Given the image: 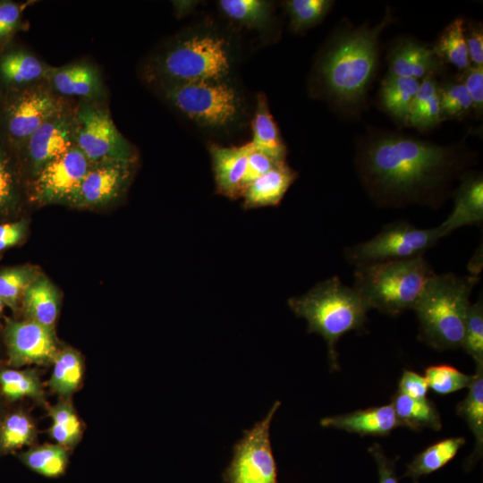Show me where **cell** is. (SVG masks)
<instances>
[{
  "label": "cell",
  "instance_id": "cell-1",
  "mask_svg": "<svg viewBox=\"0 0 483 483\" xmlns=\"http://www.w3.org/2000/svg\"><path fill=\"white\" fill-rule=\"evenodd\" d=\"M466 163L455 147L394 134L369 140L356 160L370 198L387 208L442 206Z\"/></svg>",
  "mask_w": 483,
  "mask_h": 483
},
{
  "label": "cell",
  "instance_id": "cell-2",
  "mask_svg": "<svg viewBox=\"0 0 483 483\" xmlns=\"http://www.w3.org/2000/svg\"><path fill=\"white\" fill-rule=\"evenodd\" d=\"M388 18L375 28L344 32L324 55L319 75L326 93L336 103L352 106L363 98L377 69L378 37Z\"/></svg>",
  "mask_w": 483,
  "mask_h": 483
},
{
  "label": "cell",
  "instance_id": "cell-3",
  "mask_svg": "<svg viewBox=\"0 0 483 483\" xmlns=\"http://www.w3.org/2000/svg\"><path fill=\"white\" fill-rule=\"evenodd\" d=\"M288 307L308 324V332L318 334L327 345L332 370H338L336 343L346 333L363 327L369 309L352 287L337 275L318 283L301 296L287 301Z\"/></svg>",
  "mask_w": 483,
  "mask_h": 483
},
{
  "label": "cell",
  "instance_id": "cell-4",
  "mask_svg": "<svg viewBox=\"0 0 483 483\" xmlns=\"http://www.w3.org/2000/svg\"><path fill=\"white\" fill-rule=\"evenodd\" d=\"M478 275L435 274L413 310L419 323V339L444 351L462 347L470 296Z\"/></svg>",
  "mask_w": 483,
  "mask_h": 483
},
{
  "label": "cell",
  "instance_id": "cell-5",
  "mask_svg": "<svg viewBox=\"0 0 483 483\" xmlns=\"http://www.w3.org/2000/svg\"><path fill=\"white\" fill-rule=\"evenodd\" d=\"M435 274L423 256L370 263L356 267L352 288L369 309L396 316L414 309Z\"/></svg>",
  "mask_w": 483,
  "mask_h": 483
},
{
  "label": "cell",
  "instance_id": "cell-6",
  "mask_svg": "<svg viewBox=\"0 0 483 483\" xmlns=\"http://www.w3.org/2000/svg\"><path fill=\"white\" fill-rule=\"evenodd\" d=\"M231 68L228 45L212 34L193 35L167 47L151 61L148 76L157 83L225 80Z\"/></svg>",
  "mask_w": 483,
  "mask_h": 483
},
{
  "label": "cell",
  "instance_id": "cell-7",
  "mask_svg": "<svg viewBox=\"0 0 483 483\" xmlns=\"http://www.w3.org/2000/svg\"><path fill=\"white\" fill-rule=\"evenodd\" d=\"M165 99L189 119L207 127L223 128L237 119L240 101L225 80L158 83Z\"/></svg>",
  "mask_w": 483,
  "mask_h": 483
},
{
  "label": "cell",
  "instance_id": "cell-8",
  "mask_svg": "<svg viewBox=\"0 0 483 483\" xmlns=\"http://www.w3.org/2000/svg\"><path fill=\"white\" fill-rule=\"evenodd\" d=\"M76 147L91 164L136 161L131 143L116 128L107 100H77Z\"/></svg>",
  "mask_w": 483,
  "mask_h": 483
},
{
  "label": "cell",
  "instance_id": "cell-9",
  "mask_svg": "<svg viewBox=\"0 0 483 483\" xmlns=\"http://www.w3.org/2000/svg\"><path fill=\"white\" fill-rule=\"evenodd\" d=\"M438 226L420 229L407 221L384 225L371 239L344 250L345 259L355 267L422 257L441 239Z\"/></svg>",
  "mask_w": 483,
  "mask_h": 483
},
{
  "label": "cell",
  "instance_id": "cell-10",
  "mask_svg": "<svg viewBox=\"0 0 483 483\" xmlns=\"http://www.w3.org/2000/svg\"><path fill=\"white\" fill-rule=\"evenodd\" d=\"M281 402L264 419L243 431L233 446V456L222 473L225 483H278V470L270 440V426Z\"/></svg>",
  "mask_w": 483,
  "mask_h": 483
},
{
  "label": "cell",
  "instance_id": "cell-11",
  "mask_svg": "<svg viewBox=\"0 0 483 483\" xmlns=\"http://www.w3.org/2000/svg\"><path fill=\"white\" fill-rule=\"evenodd\" d=\"M74 102L55 93L47 80L13 89L3 108L9 140L21 149L45 122Z\"/></svg>",
  "mask_w": 483,
  "mask_h": 483
},
{
  "label": "cell",
  "instance_id": "cell-12",
  "mask_svg": "<svg viewBox=\"0 0 483 483\" xmlns=\"http://www.w3.org/2000/svg\"><path fill=\"white\" fill-rule=\"evenodd\" d=\"M91 163L74 147L46 164L32 178L30 199L39 204L70 203Z\"/></svg>",
  "mask_w": 483,
  "mask_h": 483
},
{
  "label": "cell",
  "instance_id": "cell-13",
  "mask_svg": "<svg viewBox=\"0 0 483 483\" xmlns=\"http://www.w3.org/2000/svg\"><path fill=\"white\" fill-rule=\"evenodd\" d=\"M76 104L45 122L20 149L31 177L46 164L76 147Z\"/></svg>",
  "mask_w": 483,
  "mask_h": 483
},
{
  "label": "cell",
  "instance_id": "cell-14",
  "mask_svg": "<svg viewBox=\"0 0 483 483\" xmlns=\"http://www.w3.org/2000/svg\"><path fill=\"white\" fill-rule=\"evenodd\" d=\"M136 161H109L91 164L69 205L99 208L119 199L126 191Z\"/></svg>",
  "mask_w": 483,
  "mask_h": 483
},
{
  "label": "cell",
  "instance_id": "cell-15",
  "mask_svg": "<svg viewBox=\"0 0 483 483\" xmlns=\"http://www.w3.org/2000/svg\"><path fill=\"white\" fill-rule=\"evenodd\" d=\"M8 364L22 367L53 362L59 349L54 330L32 320H8L5 328Z\"/></svg>",
  "mask_w": 483,
  "mask_h": 483
},
{
  "label": "cell",
  "instance_id": "cell-16",
  "mask_svg": "<svg viewBox=\"0 0 483 483\" xmlns=\"http://www.w3.org/2000/svg\"><path fill=\"white\" fill-rule=\"evenodd\" d=\"M47 82L64 98L86 101L107 100V89L99 67L90 60H77L48 69Z\"/></svg>",
  "mask_w": 483,
  "mask_h": 483
},
{
  "label": "cell",
  "instance_id": "cell-17",
  "mask_svg": "<svg viewBox=\"0 0 483 483\" xmlns=\"http://www.w3.org/2000/svg\"><path fill=\"white\" fill-rule=\"evenodd\" d=\"M250 143L241 146H209L216 192L231 199L242 197Z\"/></svg>",
  "mask_w": 483,
  "mask_h": 483
},
{
  "label": "cell",
  "instance_id": "cell-18",
  "mask_svg": "<svg viewBox=\"0 0 483 483\" xmlns=\"http://www.w3.org/2000/svg\"><path fill=\"white\" fill-rule=\"evenodd\" d=\"M320 425L360 436H387L393 429L401 427L391 403L326 417L320 420Z\"/></svg>",
  "mask_w": 483,
  "mask_h": 483
},
{
  "label": "cell",
  "instance_id": "cell-19",
  "mask_svg": "<svg viewBox=\"0 0 483 483\" xmlns=\"http://www.w3.org/2000/svg\"><path fill=\"white\" fill-rule=\"evenodd\" d=\"M483 222V180L481 174L462 178L454 195L452 213L440 225L441 237L466 225H481Z\"/></svg>",
  "mask_w": 483,
  "mask_h": 483
},
{
  "label": "cell",
  "instance_id": "cell-20",
  "mask_svg": "<svg viewBox=\"0 0 483 483\" xmlns=\"http://www.w3.org/2000/svg\"><path fill=\"white\" fill-rule=\"evenodd\" d=\"M442 61L433 48L411 40H402L393 47L388 57L389 74L416 80L434 76Z\"/></svg>",
  "mask_w": 483,
  "mask_h": 483
},
{
  "label": "cell",
  "instance_id": "cell-21",
  "mask_svg": "<svg viewBox=\"0 0 483 483\" xmlns=\"http://www.w3.org/2000/svg\"><path fill=\"white\" fill-rule=\"evenodd\" d=\"M297 175L286 162L275 165L245 187L242 194L243 208L278 206Z\"/></svg>",
  "mask_w": 483,
  "mask_h": 483
},
{
  "label": "cell",
  "instance_id": "cell-22",
  "mask_svg": "<svg viewBox=\"0 0 483 483\" xmlns=\"http://www.w3.org/2000/svg\"><path fill=\"white\" fill-rule=\"evenodd\" d=\"M50 65L33 53L16 49L0 56V79L13 89L47 80Z\"/></svg>",
  "mask_w": 483,
  "mask_h": 483
},
{
  "label": "cell",
  "instance_id": "cell-23",
  "mask_svg": "<svg viewBox=\"0 0 483 483\" xmlns=\"http://www.w3.org/2000/svg\"><path fill=\"white\" fill-rule=\"evenodd\" d=\"M21 298L29 319L54 330L60 295L53 283L47 277L38 275L25 289Z\"/></svg>",
  "mask_w": 483,
  "mask_h": 483
},
{
  "label": "cell",
  "instance_id": "cell-24",
  "mask_svg": "<svg viewBox=\"0 0 483 483\" xmlns=\"http://www.w3.org/2000/svg\"><path fill=\"white\" fill-rule=\"evenodd\" d=\"M250 143L254 149L267 154L274 160L285 162L286 147L263 94L258 96L252 122V140Z\"/></svg>",
  "mask_w": 483,
  "mask_h": 483
},
{
  "label": "cell",
  "instance_id": "cell-25",
  "mask_svg": "<svg viewBox=\"0 0 483 483\" xmlns=\"http://www.w3.org/2000/svg\"><path fill=\"white\" fill-rule=\"evenodd\" d=\"M390 403L401 427L413 430L424 428L439 430L442 428L439 412L427 397L414 399L397 391Z\"/></svg>",
  "mask_w": 483,
  "mask_h": 483
},
{
  "label": "cell",
  "instance_id": "cell-26",
  "mask_svg": "<svg viewBox=\"0 0 483 483\" xmlns=\"http://www.w3.org/2000/svg\"><path fill=\"white\" fill-rule=\"evenodd\" d=\"M468 388L467 396L458 403L456 411L475 437V450L470 458V464H472L481 457L483 446V364L476 365V372Z\"/></svg>",
  "mask_w": 483,
  "mask_h": 483
},
{
  "label": "cell",
  "instance_id": "cell-27",
  "mask_svg": "<svg viewBox=\"0 0 483 483\" xmlns=\"http://www.w3.org/2000/svg\"><path fill=\"white\" fill-rule=\"evenodd\" d=\"M438 88L434 76L422 80L411 102L407 125L424 131L435 127L442 121Z\"/></svg>",
  "mask_w": 483,
  "mask_h": 483
},
{
  "label": "cell",
  "instance_id": "cell-28",
  "mask_svg": "<svg viewBox=\"0 0 483 483\" xmlns=\"http://www.w3.org/2000/svg\"><path fill=\"white\" fill-rule=\"evenodd\" d=\"M419 83L413 78L388 73L383 80L380 89V99L384 108L394 118L406 123Z\"/></svg>",
  "mask_w": 483,
  "mask_h": 483
},
{
  "label": "cell",
  "instance_id": "cell-29",
  "mask_svg": "<svg viewBox=\"0 0 483 483\" xmlns=\"http://www.w3.org/2000/svg\"><path fill=\"white\" fill-rule=\"evenodd\" d=\"M53 370L48 381L51 390L62 397H68L80 387L83 377V361L73 349L58 351L53 360Z\"/></svg>",
  "mask_w": 483,
  "mask_h": 483
},
{
  "label": "cell",
  "instance_id": "cell-30",
  "mask_svg": "<svg viewBox=\"0 0 483 483\" xmlns=\"http://www.w3.org/2000/svg\"><path fill=\"white\" fill-rule=\"evenodd\" d=\"M464 444L463 437H452L430 445L407 465L403 477L411 478L415 482L420 477L439 470L456 455Z\"/></svg>",
  "mask_w": 483,
  "mask_h": 483
},
{
  "label": "cell",
  "instance_id": "cell-31",
  "mask_svg": "<svg viewBox=\"0 0 483 483\" xmlns=\"http://www.w3.org/2000/svg\"><path fill=\"white\" fill-rule=\"evenodd\" d=\"M19 457L29 469L47 478L62 476L68 465L67 449L58 444L32 447Z\"/></svg>",
  "mask_w": 483,
  "mask_h": 483
},
{
  "label": "cell",
  "instance_id": "cell-32",
  "mask_svg": "<svg viewBox=\"0 0 483 483\" xmlns=\"http://www.w3.org/2000/svg\"><path fill=\"white\" fill-rule=\"evenodd\" d=\"M462 19H456L442 32L433 47L441 61L447 62L461 71L470 64Z\"/></svg>",
  "mask_w": 483,
  "mask_h": 483
},
{
  "label": "cell",
  "instance_id": "cell-33",
  "mask_svg": "<svg viewBox=\"0 0 483 483\" xmlns=\"http://www.w3.org/2000/svg\"><path fill=\"white\" fill-rule=\"evenodd\" d=\"M0 389L11 401L25 397L43 400L44 392L39 377L32 369H4L0 370Z\"/></svg>",
  "mask_w": 483,
  "mask_h": 483
},
{
  "label": "cell",
  "instance_id": "cell-34",
  "mask_svg": "<svg viewBox=\"0 0 483 483\" xmlns=\"http://www.w3.org/2000/svg\"><path fill=\"white\" fill-rule=\"evenodd\" d=\"M52 424L51 437L66 449L74 446L81 437L82 427L74 409L67 401H63L49 409Z\"/></svg>",
  "mask_w": 483,
  "mask_h": 483
},
{
  "label": "cell",
  "instance_id": "cell-35",
  "mask_svg": "<svg viewBox=\"0 0 483 483\" xmlns=\"http://www.w3.org/2000/svg\"><path fill=\"white\" fill-rule=\"evenodd\" d=\"M36 437V428L28 415L13 412L0 427V451L12 452L30 445Z\"/></svg>",
  "mask_w": 483,
  "mask_h": 483
},
{
  "label": "cell",
  "instance_id": "cell-36",
  "mask_svg": "<svg viewBox=\"0 0 483 483\" xmlns=\"http://www.w3.org/2000/svg\"><path fill=\"white\" fill-rule=\"evenodd\" d=\"M39 275L30 267H12L0 272V299L15 309L25 289Z\"/></svg>",
  "mask_w": 483,
  "mask_h": 483
},
{
  "label": "cell",
  "instance_id": "cell-37",
  "mask_svg": "<svg viewBox=\"0 0 483 483\" xmlns=\"http://www.w3.org/2000/svg\"><path fill=\"white\" fill-rule=\"evenodd\" d=\"M428 388L438 394H448L469 387L473 375L464 374L446 364L429 366L425 370Z\"/></svg>",
  "mask_w": 483,
  "mask_h": 483
},
{
  "label": "cell",
  "instance_id": "cell-38",
  "mask_svg": "<svg viewBox=\"0 0 483 483\" xmlns=\"http://www.w3.org/2000/svg\"><path fill=\"white\" fill-rule=\"evenodd\" d=\"M438 92L442 121L464 117L472 110L470 95L462 82L439 85Z\"/></svg>",
  "mask_w": 483,
  "mask_h": 483
},
{
  "label": "cell",
  "instance_id": "cell-39",
  "mask_svg": "<svg viewBox=\"0 0 483 483\" xmlns=\"http://www.w3.org/2000/svg\"><path fill=\"white\" fill-rule=\"evenodd\" d=\"M462 347L474 360L483 364V302L482 297L468 309Z\"/></svg>",
  "mask_w": 483,
  "mask_h": 483
},
{
  "label": "cell",
  "instance_id": "cell-40",
  "mask_svg": "<svg viewBox=\"0 0 483 483\" xmlns=\"http://www.w3.org/2000/svg\"><path fill=\"white\" fill-rule=\"evenodd\" d=\"M218 4L226 16L246 25H262L267 19L269 5L262 0H221Z\"/></svg>",
  "mask_w": 483,
  "mask_h": 483
},
{
  "label": "cell",
  "instance_id": "cell-41",
  "mask_svg": "<svg viewBox=\"0 0 483 483\" xmlns=\"http://www.w3.org/2000/svg\"><path fill=\"white\" fill-rule=\"evenodd\" d=\"M333 2L327 0H290L286 2L291 25L295 30L309 28L319 22Z\"/></svg>",
  "mask_w": 483,
  "mask_h": 483
},
{
  "label": "cell",
  "instance_id": "cell-42",
  "mask_svg": "<svg viewBox=\"0 0 483 483\" xmlns=\"http://www.w3.org/2000/svg\"><path fill=\"white\" fill-rule=\"evenodd\" d=\"M18 199V179L11 158L0 148V211L11 208Z\"/></svg>",
  "mask_w": 483,
  "mask_h": 483
},
{
  "label": "cell",
  "instance_id": "cell-43",
  "mask_svg": "<svg viewBox=\"0 0 483 483\" xmlns=\"http://www.w3.org/2000/svg\"><path fill=\"white\" fill-rule=\"evenodd\" d=\"M25 6L12 1L0 2V44L7 42L21 26Z\"/></svg>",
  "mask_w": 483,
  "mask_h": 483
},
{
  "label": "cell",
  "instance_id": "cell-44",
  "mask_svg": "<svg viewBox=\"0 0 483 483\" xmlns=\"http://www.w3.org/2000/svg\"><path fill=\"white\" fill-rule=\"evenodd\" d=\"M460 82L466 88L472 109L478 114L483 110V67L469 66L462 72Z\"/></svg>",
  "mask_w": 483,
  "mask_h": 483
},
{
  "label": "cell",
  "instance_id": "cell-45",
  "mask_svg": "<svg viewBox=\"0 0 483 483\" xmlns=\"http://www.w3.org/2000/svg\"><path fill=\"white\" fill-rule=\"evenodd\" d=\"M281 163L284 162H277L267 154L254 149L251 146V149L248 156V164L244 177L243 190L252 181L266 174L267 172H268Z\"/></svg>",
  "mask_w": 483,
  "mask_h": 483
},
{
  "label": "cell",
  "instance_id": "cell-46",
  "mask_svg": "<svg viewBox=\"0 0 483 483\" xmlns=\"http://www.w3.org/2000/svg\"><path fill=\"white\" fill-rule=\"evenodd\" d=\"M428 386L425 377L411 370H404L399 381L398 391L414 399L426 398Z\"/></svg>",
  "mask_w": 483,
  "mask_h": 483
},
{
  "label": "cell",
  "instance_id": "cell-47",
  "mask_svg": "<svg viewBox=\"0 0 483 483\" xmlns=\"http://www.w3.org/2000/svg\"><path fill=\"white\" fill-rule=\"evenodd\" d=\"M369 453L376 461L379 482L378 483H398V479L395 473V462L396 460L388 458L380 445L377 443L373 444L369 448Z\"/></svg>",
  "mask_w": 483,
  "mask_h": 483
},
{
  "label": "cell",
  "instance_id": "cell-48",
  "mask_svg": "<svg viewBox=\"0 0 483 483\" xmlns=\"http://www.w3.org/2000/svg\"><path fill=\"white\" fill-rule=\"evenodd\" d=\"M465 39L470 66L483 67V31L481 26H470Z\"/></svg>",
  "mask_w": 483,
  "mask_h": 483
},
{
  "label": "cell",
  "instance_id": "cell-49",
  "mask_svg": "<svg viewBox=\"0 0 483 483\" xmlns=\"http://www.w3.org/2000/svg\"><path fill=\"white\" fill-rule=\"evenodd\" d=\"M24 228L22 222L0 225V250L18 243L23 236Z\"/></svg>",
  "mask_w": 483,
  "mask_h": 483
},
{
  "label": "cell",
  "instance_id": "cell-50",
  "mask_svg": "<svg viewBox=\"0 0 483 483\" xmlns=\"http://www.w3.org/2000/svg\"><path fill=\"white\" fill-rule=\"evenodd\" d=\"M3 306H4V303H3V301H2L1 299H0V315H1V313H2Z\"/></svg>",
  "mask_w": 483,
  "mask_h": 483
}]
</instances>
